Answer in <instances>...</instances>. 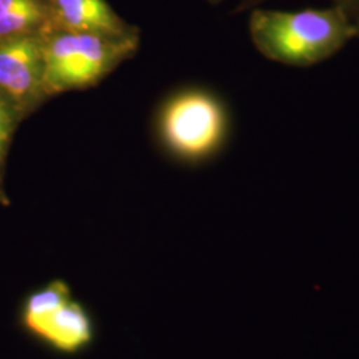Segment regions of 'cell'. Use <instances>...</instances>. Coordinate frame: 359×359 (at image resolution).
<instances>
[{"label":"cell","mask_w":359,"mask_h":359,"mask_svg":"<svg viewBox=\"0 0 359 359\" xmlns=\"http://www.w3.org/2000/svg\"><path fill=\"white\" fill-rule=\"evenodd\" d=\"M51 16V28L96 32L112 36L140 35L107 0H44Z\"/></svg>","instance_id":"8992f818"},{"label":"cell","mask_w":359,"mask_h":359,"mask_svg":"<svg viewBox=\"0 0 359 359\" xmlns=\"http://www.w3.org/2000/svg\"><path fill=\"white\" fill-rule=\"evenodd\" d=\"M157 132L169 154L184 163L200 164L224 147L229 116L213 92L188 88L175 93L163 105Z\"/></svg>","instance_id":"277c9868"},{"label":"cell","mask_w":359,"mask_h":359,"mask_svg":"<svg viewBox=\"0 0 359 359\" xmlns=\"http://www.w3.org/2000/svg\"><path fill=\"white\" fill-rule=\"evenodd\" d=\"M210 4H218L221 0H208Z\"/></svg>","instance_id":"8fae6325"},{"label":"cell","mask_w":359,"mask_h":359,"mask_svg":"<svg viewBox=\"0 0 359 359\" xmlns=\"http://www.w3.org/2000/svg\"><path fill=\"white\" fill-rule=\"evenodd\" d=\"M265 0H240V3L234 10V13H245V11L257 8V6H259ZM333 1L334 6L342 8L353 20L357 19L359 13V0H333Z\"/></svg>","instance_id":"9c48e42d"},{"label":"cell","mask_w":359,"mask_h":359,"mask_svg":"<svg viewBox=\"0 0 359 359\" xmlns=\"http://www.w3.org/2000/svg\"><path fill=\"white\" fill-rule=\"evenodd\" d=\"M354 26H355V31H357V38H359V13L357 19L354 20Z\"/></svg>","instance_id":"30bf717a"},{"label":"cell","mask_w":359,"mask_h":359,"mask_svg":"<svg viewBox=\"0 0 359 359\" xmlns=\"http://www.w3.org/2000/svg\"><path fill=\"white\" fill-rule=\"evenodd\" d=\"M0 92L25 120L51 100L46 87L43 34L0 39Z\"/></svg>","instance_id":"5b68a950"},{"label":"cell","mask_w":359,"mask_h":359,"mask_svg":"<svg viewBox=\"0 0 359 359\" xmlns=\"http://www.w3.org/2000/svg\"><path fill=\"white\" fill-rule=\"evenodd\" d=\"M46 87L50 97L96 87L117 67L132 59L140 35L112 36L50 28L43 32Z\"/></svg>","instance_id":"3957f363"},{"label":"cell","mask_w":359,"mask_h":359,"mask_svg":"<svg viewBox=\"0 0 359 359\" xmlns=\"http://www.w3.org/2000/svg\"><path fill=\"white\" fill-rule=\"evenodd\" d=\"M26 121L13 102L0 92V206L8 208L11 198L6 188L7 160L19 126Z\"/></svg>","instance_id":"ba28073f"},{"label":"cell","mask_w":359,"mask_h":359,"mask_svg":"<svg viewBox=\"0 0 359 359\" xmlns=\"http://www.w3.org/2000/svg\"><path fill=\"white\" fill-rule=\"evenodd\" d=\"M51 27L44 0H0V39L38 35Z\"/></svg>","instance_id":"52a82bcc"},{"label":"cell","mask_w":359,"mask_h":359,"mask_svg":"<svg viewBox=\"0 0 359 359\" xmlns=\"http://www.w3.org/2000/svg\"><path fill=\"white\" fill-rule=\"evenodd\" d=\"M15 322L29 341L59 358L81 357L99 339L96 314L65 278H52L26 292Z\"/></svg>","instance_id":"7a4b0ae2"},{"label":"cell","mask_w":359,"mask_h":359,"mask_svg":"<svg viewBox=\"0 0 359 359\" xmlns=\"http://www.w3.org/2000/svg\"><path fill=\"white\" fill-rule=\"evenodd\" d=\"M249 34L261 55L293 67L321 63L357 38L354 20L337 6L298 11L253 8Z\"/></svg>","instance_id":"6da1fadb"}]
</instances>
